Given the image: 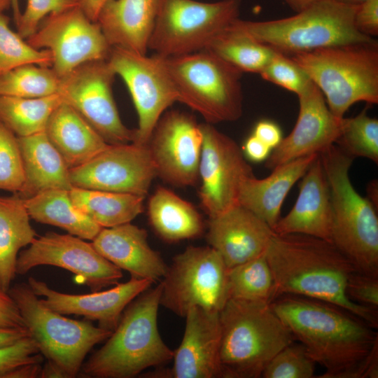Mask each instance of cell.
<instances>
[{
    "label": "cell",
    "instance_id": "25",
    "mask_svg": "<svg viewBox=\"0 0 378 378\" xmlns=\"http://www.w3.org/2000/svg\"><path fill=\"white\" fill-rule=\"evenodd\" d=\"M159 0H107L97 22L111 47L146 55Z\"/></svg>",
    "mask_w": 378,
    "mask_h": 378
},
{
    "label": "cell",
    "instance_id": "7",
    "mask_svg": "<svg viewBox=\"0 0 378 378\" xmlns=\"http://www.w3.org/2000/svg\"><path fill=\"white\" fill-rule=\"evenodd\" d=\"M322 92L337 118L358 102L378 103V44L338 45L290 55Z\"/></svg>",
    "mask_w": 378,
    "mask_h": 378
},
{
    "label": "cell",
    "instance_id": "24",
    "mask_svg": "<svg viewBox=\"0 0 378 378\" xmlns=\"http://www.w3.org/2000/svg\"><path fill=\"white\" fill-rule=\"evenodd\" d=\"M146 230L130 223L103 227L92 244L104 258L131 278L161 280L167 267L158 253L149 246Z\"/></svg>",
    "mask_w": 378,
    "mask_h": 378
},
{
    "label": "cell",
    "instance_id": "17",
    "mask_svg": "<svg viewBox=\"0 0 378 378\" xmlns=\"http://www.w3.org/2000/svg\"><path fill=\"white\" fill-rule=\"evenodd\" d=\"M155 165L148 145L108 144L84 164L69 169L74 188L130 193L144 197Z\"/></svg>",
    "mask_w": 378,
    "mask_h": 378
},
{
    "label": "cell",
    "instance_id": "49",
    "mask_svg": "<svg viewBox=\"0 0 378 378\" xmlns=\"http://www.w3.org/2000/svg\"><path fill=\"white\" fill-rule=\"evenodd\" d=\"M29 335L28 330L24 328L0 327V348L13 345Z\"/></svg>",
    "mask_w": 378,
    "mask_h": 378
},
{
    "label": "cell",
    "instance_id": "14",
    "mask_svg": "<svg viewBox=\"0 0 378 378\" xmlns=\"http://www.w3.org/2000/svg\"><path fill=\"white\" fill-rule=\"evenodd\" d=\"M114 74L124 80L138 115L134 143L147 145L159 119L178 95L160 57L112 47L106 59Z\"/></svg>",
    "mask_w": 378,
    "mask_h": 378
},
{
    "label": "cell",
    "instance_id": "52",
    "mask_svg": "<svg viewBox=\"0 0 378 378\" xmlns=\"http://www.w3.org/2000/svg\"><path fill=\"white\" fill-rule=\"evenodd\" d=\"M295 13L302 11L318 0H284Z\"/></svg>",
    "mask_w": 378,
    "mask_h": 378
},
{
    "label": "cell",
    "instance_id": "35",
    "mask_svg": "<svg viewBox=\"0 0 378 378\" xmlns=\"http://www.w3.org/2000/svg\"><path fill=\"white\" fill-rule=\"evenodd\" d=\"M230 298L271 303L275 298L274 281L265 253L228 268Z\"/></svg>",
    "mask_w": 378,
    "mask_h": 378
},
{
    "label": "cell",
    "instance_id": "22",
    "mask_svg": "<svg viewBox=\"0 0 378 378\" xmlns=\"http://www.w3.org/2000/svg\"><path fill=\"white\" fill-rule=\"evenodd\" d=\"M274 234L264 220L238 204L209 218L206 239L230 268L264 254Z\"/></svg>",
    "mask_w": 378,
    "mask_h": 378
},
{
    "label": "cell",
    "instance_id": "44",
    "mask_svg": "<svg viewBox=\"0 0 378 378\" xmlns=\"http://www.w3.org/2000/svg\"><path fill=\"white\" fill-rule=\"evenodd\" d=\"M346 293L354 302L377 309L378 277L355 272L348 280Z\"/></svg>",
    "mask_w": 378,
    "mask_h": 378
},
{
    "label": "cell",
    "instance_id": "33",
    "mask_svg": "<svg viewBox=\"0 0 378 378\" xmlns=\"http://www.w3.org/2000/svg\"><path fill=\"white\" fill-rule=\"evenodd\" d=\"M204 50L212 52L242 73L259 74L275 52L232 23Z\"/></svg>",
    "mask_w": 378,
    "mask_h": 378
},
{
    "label": "cell",
    "instance_id": "55",
    "mask_svg": "<svg viewBox=\"0 0 378 378\" xmlns=\"http://www.w3.org/2000/svg\"><path fill=\"white\" fill-rule=\"evenodd\" d=\"M11 7V0H0V13Z\"/></svg>",
    "mask_w": 378,
    "mask_h": 378
},
{
    "label": "cell",
    "instance_id": "27",
    "mask_svg": "<svg viewBox=\"0 0 378 378\" xmlns=\"http://www.w3.org/2000/svg\"><path fill=\"white\" fill-rule=\"evenodd\" d=\"M45 133L69 169L88 162L108 145L74 108L63 102L50 115Z\"/></svg>",
    "mask_w": 378,
    "mask_h": 378
},
{
    "label": "cell",
    "instance_id": "2",
    "mask_svg": "<svg viewBox=\"0 0 378 378\" xmlns=\"http://www.w3.org/2000/svg\"><path fill=\"white\" fill-rule=\"evenodd\" d=\"M265 255L274 281L275 298L295 295L331 303L377 328V309L347 295L348 280L358 271L332 242L302 234L274 233Z\"/></svg>",
    "mask_w": 378,
    "mask_h": 378
},
{
    "label": "cell",
    "instance_id": "46",
    "mask_svg": "<svg viewBox=\"0 0 378 378\" xmlns=\"http://www.w3.org/2000/svg\"><path fill=\"white\" fill-rule=\"evenodd\" d=\"M0 327L26 328L20 309L8 293L0 286Z\"/></svg>",
    "mask_w": 378,
    "mask_h": 378
},
{
    "label": "cell",
    "instance_id": "19",
    "mask_svg": "<svg viewBox=\"0 0 378 378\" xmlns=\"http://www.w3.org/2000/svg\"><path fill=\"white\" fill-rule=\"evenodd\" d=\"M299 113L290 133L283 138L265 160V167H276L312 154H320L335 144L341 121L330 111L325 98L313 81L300 94Z\"/></svg>",
    "mask_w": 378,
    "mask_h": 378
},
{
    "label": "cell",
    "instance_id": "9",
    "mask_svg": "<svg viewBox=\"0 0 378 378\" xmlns=\"http://www.w3.org/2000/svg\"><path fill=\"white\" fill-rule=\"evenodd\" d=\"M8 292L17 304L39 352L62 378L76 377L92 347L106 340L112 333L46 307L28 284H15Z\"/></svg>",
    "mask_w": 378,
    "mask_h": 378
},
{
    "label": "cell",
    "instance_id": "26",
    "mask_svg": "<svg viewBox=\"0 0 378 378\" xmlns=\"http://www.w3.org/2000/svg\"><path fill=\"white\" fill-rule=\"evenodd\" d=\"M319 154L299 158L280 164L266 178L254 175L241 182L238 203L273 229L280 218L283 202L293 185L303 176Z\"/></svg>",
    "mask_w": 378,
    "mask_h": 378
},
{
    "label": "cell",
    "instance_id": "23",
    "mask_svg": "<svg viewBox=\"0 0 378 378\" xmlns=\"http://www.w3.org/2000/svg\"><path fill=\"white\" fill-rule=\"evenodd\" d=\"M302 178L295 204L272 230L279 234H302L332 242L330 196L320 155Z\"/></svg>",
    "mask_w": 378,
    "mask_h": 378
},
{
    "label": "cell",
    "instance_id": "1",
    "mask_svg": "<svg viewBox=\"0 0 378 378\" xmlns=\"http://www.w3.org/2000/svg\"><path fill=\"white\" fill-rule=\"evenodd\" d=\"M270 304L326 369L318 377L368 378L376 367L378 350L373 346L378 335L362 319L331 303L295 295H279Z\"/></svg>",
    "mask_w": 378,
    "mask_h": 378
},
{
    "label": "cell",
    "instance_id": "37",
    "mask_svg": "<svg viewBox=\"0 0 378 378\" xmlns=\"http://www.w3.org/2000/svg\"><path fill=\"white\" fill-rule=\"evenodd\" d=\"M347 155L365 158L378 162V120L366 110L352 118H343L340 135L335 142Z\"/></svg>",
    "mask_w": 378,
    "mask_h": 378
},
{
    "label": "cell",
    "instance_id": "32",
    "mask_svg": "<svg viewBox=\"0 0 378 378\" xmlns=\"http://www.w3.org/2000/svg\"><path fill=\"white\" fill-rule=\"evenodd\" d=\"M74 206L102 227L130 223L144 211V197L130 193L73 188Z\"/></svg>",
    "mask_w": 378,
    "mask_h": 378
},
{
    "label": "cell",
    "instance_id": "54",
    "mask_svg": "<svg viewBox=\"0 0 378 378\" xmlns=\"http://www.w3.org/2000/svg\"><path fill=\"white\" fill-rule=\"evenodd\" d=\"M11 8L15 24L18 23L22 12L20 10V0H11Z\"/></svg>",
    "mask_w": 378,
    "mask_h": 378
},
{
    "label": "cell",
    "instance_id": "18",
    "mask_svg": "<svg viewBox=\"0 0 378 378\" xmlns=\"http://www.w3.org/2000/svg\"><path fill=\"white\" fill-rule=\"evenodd\" d=\"M203 136L200 124L186 113H164L147 144L154 161L157 176L176 186L195 185Z\"/></svg>",
    "mask_w": 378,
    "mask_h": 378
},
{
    "label": "cell",
    "instance_id": "34",
    "mask_svg": "<svg viewBox=\"0 0 378 378\" xmlns=\"http://www.w3.org/2000/svg\"><path fill=\"white\" fill-rule=\"evenodd\" d=\"M62 102L58 94L38 98L0 96V122L18 137L45 132L50 115Z\"/></svg>",
    "mask_w": 378,
    "mask_h": 378
},
{
    "label": "cell",
    "instance_id": "41",
    "mask_svg": "<svg viewBox=\"0 0 378 378\" xmlns=\"http://www.w3.org/2000/svg\"><path fill=\"white\" fill-rule=\"evenodd\" d=\"M260 75L262 79L297 95L302 92L312 81L305 71L290 56L276 51Z\"/></svg>",
    "mask_w": 378,
    "mask_h": 378
},
{
    "label": "cell",
    "instance_id": "15",
    "mask_svg": "<svg viewBox=\"0 0 378 378\" xmlns=\"http://www.w3.org/2000/svg\"><path fill=\"white\" fill-rule=\"evenodd\" d=\"M40 265L71 272L92 291L115 285L122 277L121 270L99 253L92 243L69 233L48 232L36 237L19 253L16 274L24 275Z\"/></svg>",
    "mask_w": 378,
    "mask_h": 378
},
{
    "label": "cell",
    "instance_id": "4",
    "mask_svg": "<svg viewBox=\"0 0 378 378\" xmlns=\"http://www.w3.org/2000/svg\"><path fill=\"white\" fill-rule=\"evenodd\" d=\"M223 378H259L274 356L296 341L270 303L230 298L219 312Z\"/></svg>",
    "mask_w": 378,
    "mask_h": 378
},
{
    "label": "cell",
    "instance_id": "45",
    "mask_svg": "<svg viewBox=\"0 0 378 378\" xmlns=\"http://www.w3.org/2000/svg\"><path fill=\"white\" fill-rule=\"evenodd\" d=\"M354 24L356 29L369 37L378 35V0H366L358 5Z\"/></svg>",
    "mask_w": 378,
    "mask_h": 378
},
{
    "label": "cell",
    "instance_id": "28",
    "mask_svg": "<svg viewBox=\"0 0 378 378\" xmlns=\"http://www.w3.org/2000/svg\"><path fill=\"white\" fill-rule=\"evenodd\" d=\"M18 141L25 176L23 190L19 193L23 199L47 190L74 188L69 169L45 132L18 137Z\"/></svg>",
    "mask_w": 378,
    "mask_h": 378
},
{
    "label": "cell",
    "instance_id": "20",
    "mask_svg": "<svg viewBox=\"0 0 378 378\" xmlns=\"http://www.w3.org/2000/svg\"><path fill=\"white\" fill-rule=\"evenodd\" d=\"M153 282L147 279L131 278L106 290L75 295L51 288L46 282L33 276L28 284L46 307L61 314L82 316L97 321L99 327L113 331L127 306Z\"/></svg>",
    "mask_w": 378,
    "mask_h": 378
},
{
    "label": "cell",
    "instance_id": "30",
    "mask_svg": "<svg viewBox=\"0 0 378 378\" xmlns=\"http://www.w3.org/2000/svg\"><path fill=\"white\" fill-rule=\"evenodd\" d=\"M30 218L61 227L83 239L92 240L103 228L73 204L69 190L50 189L24 199Z\"/></svg>",
    "mask_w": 378,
    "mask_h": 378
},
{
    "label": "cell",
    "instance_id": "56",
    "mask_svg": "<svg viewBox=\"0 0 378 378\" xmlns=\"http://www.w3.org/2000/svg\"><path fill=\"white\" fill-rule=\"evenodd\" d=\"M340 3L350 4V5H358L366 0H334Z\"/></svg>",
    "mask_w": 378,
    "mask_h": 378
},
{
    "label": "cell",
    "instance_id": "38",
    "mask_svg": "<svg viewBox=\"0 0 378 378\" xmlns=\"http://www.w3.org/2000/svg\"><path fill=\"white\" fill-rule=\"evenodd\" d=\"M30 64L51 67L52 55L24 41L10 29L8 18L0 13V74Z\"/></svg>",
    "mask_w": 378,
    "mask_h": 378
},
{
    "label": "cell",
    "instance_id": "10",
    "mask_svg": "<svg viewBox=\"0 0 378 378\" xmlns=\"http://www.w3.org/2000/svg\"><path fill=\"white\" fill-rule=\"evenodd\" d=\"M241 0H159L148 49L162 57L204 50L239 18Z\"/></svg>",
    "mask_w": 378,
    "mask_h": 378
},
{
    "label": "cell",
    "instance_id": "50",
    "mask_svg": "<svg viewBox=\"0 0 378 378\" xmlns=\"http://www.w3.org/2000/svg\"><path fill=\"white\" fill-rule=\"evenodd\" d=\"M42 363H31L22 365L12 370L7 378H36L40 377Z\"/></svg>",
    "mask_w": 378,
    "mask_h": 378
},
{
    "label": "cell",
    "instance_id": "39",
    "mask_svg": "<svg viewBox=\"0 0 378 378\" xmlns=\"http://www.w3.org/2000/svg\"><path fill=\"white\" fill-rule=\"evenodd\" d=\"M25 183L18 136L0 122V190L20 193Z\"/></svg>",
    "mask_w": 378,
    "mask_h": 378
},
{
    "label": "cell",
    "instance_id": "42",
    "mask_svg": "<svg viewBox=\"0 0 378 378\" xmlns=\"http://www.w3.org/2000/svg\"><path fill=\"white\" fill-rule=\"evenodd\" d=\"M80 0H27L16 24L18 34L23 38H29L48 15L80 6Z\"/></svg>",
    "mask_w": 378,
    "mask_h": 378
},
{
    "label": "cell",
    "instance_id": "16",
    "mask_svg": "<svg viewBox=\"0 0 378 378\" xmlns=\"http://www.w3.org/2000/svg\"><path fill=\"white\" fill-rule=\"evenodd\" d=\"M203 141L199 165L202 206L210 218L238 204L241 183L253 175L243 151L212 124H200Z\"/></svg>",
    "mask_w": 378,
    "mask_h": 378
},
{
    "label": "cell",
    "instance_id": "21",
    "mask_svg": "<svg viewBox=\"0 0 378 378\" xmlns=\"http://www.w3.org/2000/svg\"><path fill=\"white\" fill-rule=\"evenodd\" d=\"M185 317L183 337L174 351L173 367L166 373V377H221L219 312L196 307L190 309Z\"/></svg>",
    "mask_w": 378,
    "mask_h": 378
},
{
    "label": "cell",
    "instance_id": "8",
    "mask_svg": "<svg viewBox=\"0 0 378 378\" xmlns=\"http://www.w3.org/2000/svg\"><path fill=\"white\" fill-rule=\"evenodd\" d=\"M158 56L178 102L199 113L207 123L235 121L241 116V71L207 50Z\"/></svg>",
    "mask_w": 378,
    "mask_h": 378
},
{
    "label": "cell",
    "instance_id": "13",
    "mask_svg": "<svg viewBox=\"0 0 378 378\" xmlns=\"http://www.w3.org/2000/svg\"><path fill=\"white\" fill-rule=\"evenodd\" d=\"M27 39L32 47L50 52L51 67L60 78L85 63L106 60L112 48L80 6L48 15Z\"/></svg>",
    "mask_w": 378,
    "mask_h": 378
},
{
    "label": "cell",
    "instance_id": "29",
    "mask_svg": "<svg viewBox=\"0 0 378 378\" xmlns=\"http://www.w3.org/2000/svg\"><path fill=\"white\" fill-rule=\"evenodd\" d=\"M29 219L24 199L19 194L0 196V286L6 291L17 274L20 249L37 237Z\"/></svg>",
    "mask_w": 378,
    "mask_h": 378
},
{
    "label": "cell",
    "instance_id": "6",
    "mask_svg": "<svg viewBox=\"0 0 378 378\" xmlns=\"http://www.w3.org/2000/svg\"><path fill=\"white\" fill-rule=\"evenodd\" d=\"M358 5L318 0L290 17L232 24L274 50L293 55L328 46L374 40L360 33L354 24Z\"/></svg>",
    "mask_w": 378,
    "mask_h": 378
},
{
    "label": "cell",
    "instance_id": "47",
    "mask_svg": "<svg viewBox=\"0 0 378 378\" xmlns=\"http://www.w3.org/2000/svg\"><path fill=\"white\" fill-rule=\"evenodd\" d=\"M253 134L272 150L277 147L284 138L281 127L270 120L258 121L254 127Z\"/></svg>",
    "mask_w": 378,
    "mask_h": 378
},
{
    "label": "cell",
    "instance_id": "12",
    "mask_svg": "<svg viewBox=\"0 0 378 378\" xmlns=\"http://www.w3.org/2000/svg\"><path fill=\"white\" fill-rule=\"evenodd\" d=\"M115 76L107 60L87 62L60 78L57 94L107 144L132 143L136 129H129L122 123L113 97Z\"/></svg>",
    "mask_w": 378,
    "mask_h": 378
},
{
    "label": "cell",
    "instance_id": "11",
    "mask_svg": "<svg viewBox=\"0 0 378 378\" xmlns=\"http://www.w3.org/2000/svg\"><path fill=\"white\" fill-rule=\"evenodd\" d=\"M227 270L210 246L187 247L160 280V305L183 317L196 307L220 312L230 299Z\"/></svg>",
    "mask_w": 378,
    "mask_h": 378
},
{
    "label": "cell",
    "instance_id": "5",
    "mask_svg": "<svg viewBox=\"0 0 378 378\" xmlns=\"http://www.w3.org/2000/svg\"><path fill=\"white\" fill-rule=\"evenodd\" d=\"M332 207V243L359 272L378 277L377 206L352 185L349 169L354 158L336 144L320 154Z\"/></svg>",
    "mask_w": 378,
    "mask_h": 378
},
{
    "label": "cell",
    "instance_id": "43",
    "mask_svg": "<svg viewBox=\"0 0 378 378\" xmlns=\"http://www.w3.org/2000/svg\"><path fill=\"white\" fill-rule=\"evenodd\" d=\"M43 360L36 343L31 336H27L13 345L0 348V378H7L19 366Z\"/></svg>",
    "mask_w": 378,
    "mask_h": 378
},
{
    "label": "cell",
    "instance_id": "51",
    "mask_svg": "<svg viewBox=\"0 0 378 378\" xmlns=\"http://www.w3.org/2000/svg\"><path fill=\"white\" fill-rule=\"evenodd\" d=\"M107 0H80V7L88 18L97 22L99 13Z\"/></svg>",
    "mask_w": 378,
    "mask_h": 378
},
{
    "label": "cell",
    "instance_id": "48",
    "mask_svg": "<svg viewBox=\"0 0 378 378\" xmlns=\"http://www.w3.org/2000/svg\"><path fill=\"white\" fill-rule=\"evenodd\" d=\"M242 151L251 161L260 162L268 158L272 149L252 134L246 140Z\"/></svg>",
    "mask_w": 378,
    "mask_h": 378
},
{
    "label": "cell",
    "instance_id": "3",
    "mask_svg": "<svg viewBox=\"0 0 378 378\" xmlns=\"http://www.w3.org/2000/svg\"><path fill=\"white\" fill-rule=\"evenodd\" d=\"M161 285L147 289L125 309L105 344L83 363L87 378H132L144 370L171 361L174 351L158 328Z\"/></svg>",
    "mask_w": 378,
    "mask_h": 378
},
{
    "label": "cell",
    "instance_id": "53",
    "mask_svg": "<svg viewBox=\"0 0 378 378\" xmlns=\"http://www.w3.org/2000/svg\"><path fill=\"white\" fill-rule=\"evenodd\" d=\"M368 198L377 206L375 200L377 202V182L374 181L369 184Z\"/></svg>",
    "mask_w": 378,
    "mask_h": 378
},
{
    "label": "cell",
    "instance_id": "40",
    "mask_svg": "<svg viewBox=\"0 0 378 378\" xmlns=\"http://www.w3.org/2000/svg\"><path fill=\"white\" fill-rule=\"evenodd\" d=\"M316 363L301 343L288 344L270 360L261 377L313 378Z\"/></svg>",
    "mask_w": 378,
    "mask_h": 378
},
{
    "label": "cell",
    "instance_id": "36",
    "mask_svg": "<svg viewBox=\"0 0 378 378\" xmlns=\"http://www.w3.org/2000/svg\"><path fill=\"white\" fill-rule=\"evenodd\" d=\"M60 77L50 66L26 64L0 74V96L44 97L58 93Z\"/></svg>",
    "mask_w": 378,
    "mask_h": 378
},
{
    "label": "cell",
    "instance_id": "31",
    "mask_svg": "<svg viewBox=\"0 0 378 378\" xmlns=\"http://www.w3.org/2000/svg\"><path fill=\"white\" fill-rule=\"evenodd\" d=\"M148 214L155 231L167 241L194 238L203 232L202 217L193 205L164 187L151 195Z\"/></svg>",
    "mask_w": 378,
    "mask_h": 378
}]
</instances>
